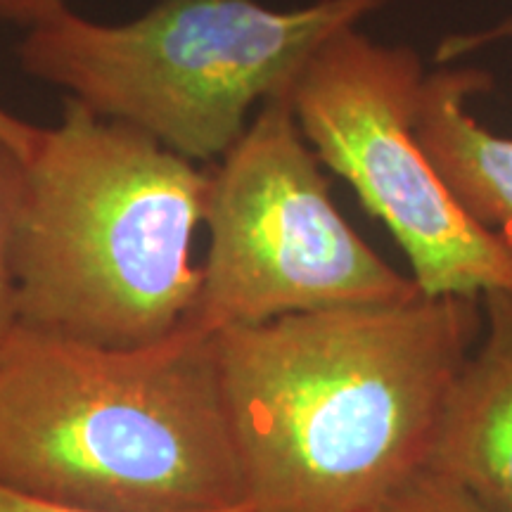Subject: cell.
<instances>
[{
  "instance_id": "cell-14",
  "label": "cell",
  "mask_w": 512,
  "mask_h": 512,
  "mask_svg": "<svg viewBox=\"0 0 512 512\" xmlns=\"http://www.w3.org/2000/svg\"><path fill=\"white\" fill-rule=\"evenodd\" d=\"M38 136H41V126L27 124V121L15 117V114L5 110V107H0V140L10 143L19 155L29 157Z\"/></svg>"
},
{
  "instance_id": "cell-11",
  "label": "cell",
  "mask_w": 512,
  "mask_h": 512,
  "mask_svg": "<svg viewBox=\"0 0 512 512\" xmlns=\"http://www.w3.org/2000/svg\"><path fill=\"white\" fill-rule=\"evenodd\" d=\"M501 41H512V15L503 17L501 22H496L494 27L472 31V34H453L448 36L439 48V62H453L458 57L472 55L477 50L496 46Z\"/></svg>"
},
{
  "instance_id": "cell-3",
  "label": "cell",
  "mask_w": 512,
  "mask_h": 512,
  "mask_svg": "<svg viewBox=\"0 0 512 512\" xmlns=\"http://www.w3.org/2000/svg\"><path fill=\"white\" fill-rule=\"evenodd\" d=\"M207 169L64 98L27 157L15 240L19 323L98 347L157 342L202 290L192 235Z\"/></svg>"
},
{
  "instance_id": "cell-6",
  "label": "cell",
  "mask_w": 512,
  "mask_h": 512,
  "mask_svg": "<svg viewBox=\"0 0 512 512\" xmlns=\"http://www.w3.org/2000/svg\"><path fill=\"white\" fill-rule=\"evenodd\" d=\"M425 76L415 50L349 27L294 83V117L320 164L392 233L425 297L512 292V247L467 214L415 133Z\"/></svg>"
},
{
  "instance_id": "cell-12",
  "label": "cell",
  "mask_w": 512,
  "mask_h": 512,
  "mask_svg": "<svg viewBox=\"0 0 512 512\" xmlns=\"http://www.w3.org/2000/svg\"><path fill=\"white\" fill-rule=\"evenodd\" d=\"M67 10V0H0V22L15 24L27 31L57 19Z\"/></svg>"
},
{
  "instance_id": "cell-13",
  "label": "cell",
  "mask_w": 512,
  "mask_h": 512,
  "mask_svg": "<svg viewBox=\"0 0 512 512\" xmlns=\"http://www.w3.org/2000/svg\"><path fill=\"white\" fill-rule=\"evenodd\" d=\"M0 512H95V510H83V508H72V505H57L48 501H38V498L22 496L17 491L5 489L0 486ZM219 512H254L249 505H240V508L230 510H219Z\"/></svg>"
},
{
  "instance_id": "cell-10",
  "label": "cell",
  "mask_w": 512,
  "mask_h": 512,
  "mask_svg": "<svg viewBox=\"0 0 512 512\" xmlns=\"http://www.w3.org/2000/svg\"><path fill=\"white\" fill-rule=\"evenodd\" d=\"M377 512H491L486 505L467 494L463 486L437 472L422 470L408 477Z\"/></svg>"
},
{
  "instance_id": "cell-5",
  "label": "cell",
  "mask_w": 512,
  "mask_h": 512,
  "mask_svg": "<svg viewBox=\"0 0 512 512\" xmlns=\"http://www.w3.org/2000/svg\"><path fill=\"white\" fill-rule=\"evenodd\" d=\"M202 223L209 252L188 323L207 332L422 294L339 214L292 93L266 100L209 166Z\"/></svg>"
},
{
  "instance_id": "cell-8",
  "label": "cell",
  "mask_w": 512,
  "mask_h": 512,
  "mask_svg": "<svg viewBox=\"0 0 512 512\" xmlns=\"http://www.w3.org/2000/svg\"><path fill=\"white\" fill-rule=\"evenodd\" d=\"M491 83V74L475 67L427 74L415 133L467 214L512 247V138L496 136L467 107Z\"/></svg>"
},
{
  "instance_id": "cell-7",
  "label": "cell",
  "mask_w": 512,
  "mask_h": 512,
  "mask_svg": "<svg viewBox=\"0 0 512 512\" xmlns=\"http://www.w3.org/2000/svg\"><path fill=\"white\" fill-rule=\"evenodd\" d=\"M484 339L441 411L425 467L491 512H512V292L482 297Z\"/></svg>"
},
{
  "instance_id": "cell-9",
  "label": "cell",
  "mask_w": 512,
  "mask_h": 512,
  "mask_svg": "<svg viewBox=\"0 0 512 512\" xmlns=\"http://www.w3.org/2000/svg\"><path fill=\"white\" fill-rule=\"evenodd\" d=\"M27 157L0 140V347L19 325L15 240L24 200Z\"/></svg>"
},
{
  "instance_id": "cell-1",
  "label": "cell",
  "mask_w": 512,
  "mask_h": 512,
  "mask_svg": "<svg viewBox=\"0 0 512 512\" xmlns=\"http://www.w3.org/2000/svg\"><path fill=\"white\" fill-rule=\"evenodd\" d=\"M482 299L294 313L214 332L245 505L377 512L430 456Z\"/></svg>"
},
{
  "instance_id": "cell-4",
  "label": "cell",
  "mask_w": 512,
  "mask_h": 512,
  "mask_svg": "<svg viewBox=\"0 0 512 512\" xmlns=\"http://www.w3.org/2000/svg\"><path fill=\"white\" fill-rule=\"evenodd\" d=\"M394 0H316L294 10L259 0H157L124 24L69 8L24 31L17 60L100 117L192 159L219 162L252 112L290 95L316 50Z\"/></svg>"
},
{
  "instance_id": "cell-2",
  "label": "cell",
  "mask_w": 512,
  "mask_h": 512,
  "mask_svg": "<svg viewBox=\"0 0 512 512\" xmlns=\"http://www.w3.org/2000/svg\"><path fill=\"white\" fill-rule=\"evenodd\" d=\"M0 486L95 512L245 505L214 332L98 347L19 323L0 347Z\"/></svg>"
}]
</instances>
